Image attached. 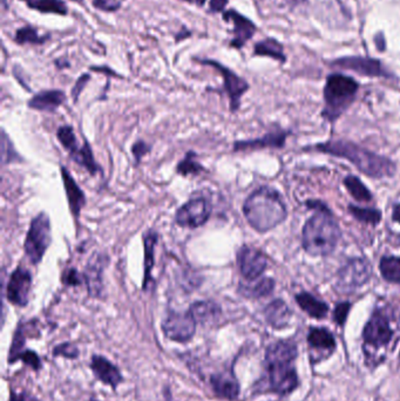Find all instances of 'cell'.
I'll list each match as a JSON object with an SVG mask.
<instances>
[{
	"instance_id": "cell-20",
	"label": "cell",
	"mask_w": 400,
	"mask_h": 401,
	"mask_svg": "<svg viewBox=\"0 0 400 401\" xmlns=\"http://www.w3.org/2000/svg\"><path fill=\"white\" fill-rule=\"evenodd\" d=\"M158 233L154 230H148L143 235V247H145V260H143V289L146 291L153 283V269L155 264V247L158 244Z\"/></svg>"
},
{
	"instance_id": "cell-18",
	"label": "cell",
	"mask_w": 400,
	"mask_h": 401,
	"mask_svg": "<svg viewBox=\"0 0 400 401\" xmlns=\"http://www.w3.org/2000/svg\"><path fill=\"white\" fill-rule=\"evenodd\" d=\"M288 138L287 132H273L266 134L263 138L237 141L234 143V152L263 150V148H283Z\"/></svg>"
},
{
	"instance_id": "cell-46",
	"label": "cell",
	"mask_w": 400,
	"mask_h": 401,
	"mask_svg": "<svg viewBox=\"0 0 400 401\" xmlns=\"http://www.w3.org/2000/svg\"><path fill=\"white\" fill-rule=\"evenodd\" d=\"M192 37V32L187 30L185 26L182 27L181 31L179 32L176 35H175V42H180L185 39L190 38Z\"/></svg>"
},
{
	"instance_id": "cell-53",
	"label": "cell",
	"mask_w": 400,
	"mask_h": 401,
	"mask_svg": "<svg viewBox=\"0 0 400 401\" xmlns=\"http://www.w3.org/2000/svg\"><path fill=\"white\" fill-rule=\"evenodd\" d=\"M183 1H188V3H192L194 0H183Z\"/></svg>"
},
{
	"instance_id": "cell-54",
	"label": "cell",
	"mask_w": 400,
	"mask_h": 401,
	"mask_svg": "<svg viewBox=\"0 0 400 401\" xmlns=\"http://www.w3.org/2000/svg\"><path fill=\"white\" fill-rule=\"evenodd\" d=\"M21 1H25V3H28V1H32V0H21Z\"/></svg>"
},
{
	"instance_id": "cell-4",
	"label": "cell",
	"mask_w": 400,
	"mask_h": 401,
	"mask_svg": "<svg viewBox=\"0 0 400 401\" xmlns=\"http://www.w3.org/2000/svg\"><path fill=\"white\" fill-rule=\"evenodd\" d=\"M297 346L291 341H278L266 350V360L269 372L270 385L278 393L293 392L298 384L293 362L296 360Z\"/></svg>"
},
{
	"instance_id": "cell-36",
	"label": "cell",
	"mask_w": 400,
	"mask_h": 401,
	"mask_svg": "<svg viewBox=\"0 0 400 401\" xmlns=\"http://www.w3.org/2000/svg\"><path fill=\"white\" fill-rule=\"evenodd\" d=\"M20 160H21V157L15 150V145L8 139V134L3 130V135H1V161H3V163L8 165L13 161Z\"/></svg>"
},
{
	"instance_id": "cell-16",
	"label": "cell",
	"mask_w": 400,
	"mask_h": 401,
	"mask_svg": "<svg viewBox=\"0 0 400 401\" xmlns=\"http://www.w3.org/2000/svg\"><path fill=\"white\" fill-rule=\"evenodd\" d=\"M392 335L393 331L390 328L388 318L381 312H374L371 316L363 331V337L366 344L371 345L374 348H381V346L389 344Z\"/></svg>"
},
{
	"instance_id": "cell-33",
	"label": "cell",
	"mask_w": 400,
	"mask_h": 401,
	"mask_svg": "<svg viewBox=\"0 0 400 401\" xmlns=\"http://www.w3.org/2000/svg\"><path fill=\"white\" fill-rule=\"evenodd\" d=\"M347 209L356 220L366 223V224H371V226H378L381 222V217H383L381 211H378L376 208H363V206L349 204Z\"/></svg>"
},
{
	"instance_id": "cell-23",
	"label": "cell",
	"mask_w": 400,
	"mask_h": 401,
	"mask_svg": "<svg viewBox=\"0 0 400 401\" xmlns=\"http://www.w3.org/2000/svg\"><path fill=\"white\" fill-rule=\"evenodd\" d=\"M212 390L216 395L224 398L228 400H235L239 397V386L233 373H217L214 375L210 379Z\"/></svg>"
},
{
	"instance_id": "cell-9",
	"label": "cell",
	"mask_w": 400,
	"mask_h": 401,
	"mask_svg": "<svg viewBox=\"0 0 400 401\" xmlns=\"http://www.w3.org/2000/svg\"><path fill=\"white\" fill-rule=\"evenodd\" d=\"M194 60L201 65L212 67L219 72L222 80H224V92L227 93L228 98H229L230 111L233 113L239 111V106H241V99L251 87L248 81L237 75L234 71L228 69L227 66L222 65L221 62L212 60V59H200V57L197 59L195 57Z\"/></svg>"
},
{
	"instance_id": "cell-2",
	"label": "cell",
	"mask_w": 400,
	"mask_h": 401,
	"mask_svg": "<svg viewBox=\"0 0 400 401\" xmlns=\"http://www.w3.org/2000/svg\"><path fill=\"white\" fill-rule=\"evenodd\" d=\"M243 215L253 229L264 233L282 224L288 217V211L281 194L264 186L246 197Z\"/></svg>"
},
{
	"instance_id": "cell-38",
	"label": "cell",
	"mask_w": 400,
	"mask_h": 401,
	"mask_svg": "<svg viewBox=\"0 0 400 401\" xmlns=\"http://www.w3.org/2000/svg\"><path fill=\"white\" fill-rule=\"evenodd\" d=\"M92 4L99 11L116 12L119 11L122 3L120 0H92Z\"/></svg>"
},
{
	"instance_id": "cell-34",
	"label": "cell",
	"mask_w": 400,
	"mask_h": 401,
	"mask_svg": "<svg viewBox=\"0 0 400 401\" xmlns=\"http://www.w3.org/2000/svg\"><path fill=\"white\" fill-rule=\"evenodd\" d=\"M309 344L316 348H334L336 341L330 331L322 328H312L309 332Z\"/></svg>"
},
{
	"instance_id": "cell-37",
	"label": "cell",
	"mask_w": 400,
	"mask_h": 401,
	"mask_svg": "<svg viewBox=\"0 0 400 401\" xmlns=\"http://www.w3.org/2000/svg\"><path fill=\"white\" fill-rule=\"evenodd\" d=\"M62 283L66 287H79L85 282V277L77 269H67L62 275Z\"/></svg>"
},
{
	"instance_id": "cell-48",
	"label": "cell",
	"mask_w": 400,
	"mask_h": 401,
	"mask_svg": "<svg viewBox=\"0 0 400 401\" xmlns=\"http://www.w3.org/2000/svg\"><path fill=\"white\" fill-rule=\"evenodd\" d=\"M11 401H38L35 398L31 397V395H27V394H20V395H16V394H12Z\"/></svg>"
},
{
	"instance_id": "cell-49",
	"label": "cell",
	"mask_w": 400,
	"mask_h": 401,
	"mask_svg": "<svg viewBox=\"0 0 400 401\" xmlns=\"http://www.w3.org/2000/svg\"><path fill=\"white\" fill-rule=\"evenodd\" d=\"M55 66L58 67V69H65V67H70V62H67V59L66 57H60V59H57L55 60Z\"/></svg>"
},
{
	"instance_id": "cell-22",
	"label": "cell",
	"mask_w": 400,
	"mask_h": 401,
	"mask_svg": "<svg viewBox=\"0 0 400 401\" xmlns=\"http://www.w3.org/2000/svg\"><path fill=\"white\" fill-rule=\"evenodd\" d=\"M91 367H92L94 375L106 385L116 387L120 382H122V377H121L118 367L114 366L111 362H108L104 357L93 355Z\"/></svg>"
},
{
	"instance_id": "cell-11",
	"label": "cell",
	"mask_w": 400,
	"mask_h": 401,
	"mask_svg": "<svg viewBox=\"0 0 400 401\" xmlns=\"http://www.w3.org/2000/svg\"><path fill=\"white\" fill-rule=\"evenodd\" d=\"M197 321L189 311L176 312L170 311L162 321V331L167 338L177 343H185L192 339L197 331Z\"/></svg>"
},
{
	"instance_id": "cell-35",
	"label": "cell",
	"mask_w": 400,
	"mask_h": 401,
	"mask_svg": "<svg viewBox=\"0 0 400 401\" xmlns=\"http://www.w3.org/2000/svg\"><path fill=\"white\" fill-rule=\"evenodd\" d=\"M197 154L189 152L183 160L179 162L176 167L177 174L182 176L199 175L201 172H206V168L197 160Z\"/></svg>"
},
{
	"instance_id": "cell-5",
	"label": "cell",
	"mask_w": 400,
	"mask_h": 401,
	"mask_svg": "<svg viewBox=\"0 0 400 401\" xmlns=\"http://www.w3.org/2000/svg\"><path fill=\"white\" fill-rule=\"evenodd\" d=\"M359 84L357 81L344 74H330L327 77L325 87H324L323 118L330 123H335L340 115L350 107L356 96H357Z\"/></svg>"
},
{
	"instance_id": "cell-42",
	"label": "cell",
	"mask_w": 400,
	"mask_h": 401,
	"mask_svg": "<svg viewBox=\"0 0 400 401\" xmlns=\"http://www.w3.org/2000/svg\"><path fill=\"white\" fill-rule=\"evenodd\" d=\"M78 353H79V351H78V348L74 345L62 344L54 348V355H65V357H69V358H75V357H78Z\"/></svg>"
},
{
	"instance_id": "cell-29",
	"label": "cell",
	"mask_w": 400,
	"mask_h": 401,
	"mask_svg": "<svg viewBox=\"0 0 400 401\" xmlns=\"http://www.w3.org/2000/svg\"><path fill=\"white\" fill-rule=\"evenodd\" d=\"M26 4L28 8L44 15H58V16L69 15V8L64 0H32Z\"/></svg>"
},
{
	"instance_id": "cell-21",
	"label": "cell",
	"mask_w": 400,
	"mask_h": 401,
	"mask_svg": "<svg viewBox=\"0 0 400 401\" xmlns=\"http://www.w3.org/2000/svg\"><path fill=\"white\" fill-rule=\"evenodd\" d=\"M65 93L62 91L50 89V91L39 92L38 94L33 96V98L27 103V106L35 111L54 112L65 103Z\"/></svg>"
},
{
	"instance_id": "cell-32",
	"label": "cell",
	"mask_w": 400,
	"mask_h": 401,
	"mask_svg": "<svg viewBox=\"0 0 400 401\" xmlns=\"http://www.w3.org/2000/svg\"><path fill=\"white\" fill-rule=\"evenodd\" d=\"M343 184H344L347 191L350 193V195L352 196L356 201H359V202H370V201L372 199V194L370 193L365 184H363L362 181L358 179L357 176H347V177L344 179V181H343Z\"/></svg>"
},
{
	"instance_id": "cell-15",
	"label": "cell",
	"mask_w": 400,
	"mask_h": 401,
	"mask_svg": "<svg viewBox=\"0 0 400 401\" xmlns=\"http://www.w3.org/2000/svg\"><path fill=\"white\" fill-rule=\"evenodd\" d=\"M32 287L31 272L23 267H17L8 278L6 296L13 305L24 308L28 304Z\"/></svg>"
},
{
	"instance_id": "cell-55",
	"label": "cell",
	"mask_w": 400,
	"mask_h": 401,
	"mask_svg": "<svg viewBox=\"0 0 400 401\" xmlns=\"http://www.w3.org/2000/svg\"><path fill=\"white\" fill-rule=\"evenodd\" d=\"M89 401H98V400H94V399H92V400H89Z\"/></svg>"
},
{
	"instance_id": "cell-26",
	"label": "cell",
	"mask_w": 400,
	"mask_h": 401,
	"mask_svg": "<svg viewBox=\"0 0 400 401\" xmlns=\"http://www.w3.org/2000/svg\"><path fill=\"white\" fill-rule=\"evenodd\" d=\"M188 311L197 323L200 324L215 321L221 316V306L212 301H199L192 303Z\"/></svg>"
},
{
	"instance_id": "cell-12",
	"label": "cell",
	"mask_w": 400,
	"mask_h": 401,
	"mask_svg": "<svg viewBox=\"0 0 400 401\" xmlns=\"http://www.w3.org/2000/svg\"><path fill=\"white\" fill-rule=\"evenodd\" d=\"M237 264L243 278L251 282L264 274L268 267V258L260 249L243 245L237 252Z\"/></svg>"
},
{
	"instance_id": "cell-3",
	"label": "cell",
	"mask_w": 400,
	"mask_h": 401,
	"mask_svg": "<svg viewBox=\"0 0 400 401\" xmlns=\"http://www.w3.org/2000/svg\"><path fill=\"white\" fill-rule=\"evenodd\" d=\"M342 237L332 213H320L307 221L302 231V244L310 256L325 257L335 251Z\"/></svg>"
},
{
	"instance_id": "cell-27",
	"label": "cell",
	"mask_w": 400,
	"mask_h": 401,
	"mask_svg": "<svg viewBox=\"0 0 400 401\" xmlns=\"http://www.w3.org/2000/svg\"><path fill=\"white\" fill-rule=\"evenodd\" d=\"M295 298H296V302L298 303L300 309L307 312L310 317L316 318V319L327 317V312H329V305L327 303L322 302L320 299L313 297L311 294L300 292V294H296Z\"/></svg>"
},
{
	"instance_id": "cell-17",
	"label": "cell",
	"mask_w": 400,
	"mask_h": 401,
	"mask_svg": "<svg viewBox=\"0 0 400 401\" xmlns=\"http://www.w3.org/2000/svg\"><path fill=\"white\" fill-rule=\"evenodd\" d=\"M108 263V257L104 253H96L91 257L87 263L84 277L89 292L92 297H99L102 292V276L104 270Z\"/></svg>"
},
{
	"instance_id": "cell-1",
	"label": "cell",
	"mask_w": 400,
	"mask_h": 401,
	"mask_svg": "<svg viewBox=\"0 0 400 401\" xmlns=\"http://www.w3.org/2000/svg\"><path fill=\"white\" fill-rule=\"evenodd\" d=\"M312 150L350 161L359 172L377 180L392 177L397 172L396 163L392 160L363 148L354 142L345 140L327 141L313 145Z\"/></svg>"
},
{
	"instance_id": "cell-52",
	"label": "cell",
	"mask_w": 400,
	"mask_h": 401,
	"mask_svg": "<svg viewBox=\"0 0 400 401\" xmlns=\"http://www.w3.org/2000/svg\"><path fill=\"white\" fill-rule=\"evenodd\" d=\"M287 1H289V3H291V4L293 5H298L302 4V3H304V1H307V0H287Z\"/></svg>"
},
{
	"instance_id": "cell-31",
	"label": "cell",
	"mask_w": 400,
	"mask_h": 401,
	"mask_svg": "<svg viewBox=\"0 0 400 401\" xmlns=\"http://www.w3.org/2000/svg\"><path fill=\"white\" fill-rule=\"evenodd\" d=\"M379 270L386 282L400 284V257H383L379 262Z\"/></svg>"
},
{
	"instance_id": "cell-30",
	"label": "cell",
	"mask_w": 400,
	"mask_h": 401,
	"mask_svg": "<svg viewBox=\"0 0 400 401\" xmlns=\"http://www.w3.org/2000/svg\"><path fill=\"white\" fill-rule=\"evenodd\" d=\"M50 35H39V31L32 25H26V26L18 28L15 35V42L23 46V45H44L47 40H50Z\"/></svg>"
},
{
	"instance_id": "cell-47",
	"label": "cell",
	"mask_w": 400,
	"mask_h": 401,
	"mask_svg": "<svg viewBox=\"0 0 400 401\" xmlns=\"http://www.w3.org/2000/svg\"><path fill=\"white\" fill-rule=\"evenodd\" d=\"M374 42H376V45H377L378 51H385L386 48V42H385V37L383 33H378L374 38Z\"/></svg>"
},
{
	"instance_id": "cell-43",
	"label": "cell",
	"mask_w": 400,
	"mask_h": 401,
	"mask_svg": "<svg viewBox=\"0 0 400 401\" xmlns=\"http://www.w3.org/2000/svg\"><path fill=\"white\" fill-rule=\"evenodd\" d=\"M150 150L152 148H150L149 145L143 141L135 142L134 145L131 147V152H133V155H134L136 161L141 160L145 155L149 153Z\"/></svg>"
},
{
	"instance_id": "cell-7",
	"label": "cell",
	"mask_w": 400,
	"mask_h": 401,
	"mask_svg": "<svg viewBox=\"0 0 400 401\" xmlns=\"http://www.w3.org/2000/svg\"><path fill=\"white\" fill-rule=\"evenodd\" d=\"M57 138L64 147V150L70 154L72 160L75 161L81 167H84L91 175H96L98 172H101L100 166L98 165L94 159L92 147L86 140L84 143H79L72 127H59Z\"/></svg>"
},
{
	"instance_id": "cell-13",
	"label": "cell",
	"mask_w": 400,
	"mask_h": 401,
	"mask_svg": "<svg viewBox=\"0 0 400 401\" xmlns=\"http://www.w3.org/2000/svg\"><path fill=\"white\" fill-rule=\"evenodd\" d=\"M334 67L347 69L352 72L358 73L364 77L371 78H389L392 77V74L385 69L377 59L366 57H344L336 59L332 62Z\"/></svg>"
},
{
	"instance_id": "cell-24",
	"label": "cell",
	"mask_w": 400,
	"mask_h": 401,
	"mask_svg": "<svg viewBox=\"0 0 400 401\" xmlns=\"http://www.w3.org/2000/svg\"><path fill=\"white\" fill-rule=\"evenodd\" d=\"M264 316L268 324L275 329H282L289 324L293 314L284 301L275 299L264 309Z\"/></svg>"
},
{
	"instance_id": "cell-25",
	"label": "cell",
	"mask_w": 400,
	"mask_h": 401,
	"mask_svg": "<svg viewBox=\"0 0 400 401\" xmlns=\"http://www.w3.org/2000/svg\"><path fill=\"white\" fill-rule=\"evenodd\" d=\"M275 290V280L273 278H262L260 280H251V282H241L239 285V294L243 297L249 299H258L266 297L273 294Z\"/></svg>"
},
{
	"instance_id": "cell-19",
	"label": "cell",
	"mask_w": 400,
	"mask_h": 401,
	"mask_svg": "<svg viewBox=\"0 0 400 401\" xmlns=\"http://www.w3.org/2000/svg\"><path fill=\"white\" fill-rule=\"evenodd\" d=\"M62 177L71 213L73 214L74 217L78 218L80 216L81 211L86 204L85 194L81 190L77 181L74 180L73 176L71 175L70 170L66 167H62Z\"/></svg>"
},
{
	"instance_id": "cell-28",
	"label": "cell",
	"mask_w": 400,
	"mask_h": 401,
	"mask_svg": "<svg viewBox=\"0 0 400 401\" xmlns=\"http://www.w3.org/2000/svg\"><path fill=\"white\" fill-rule=\"evenodd\" d=\"M254 54L257 57H271L273 60H278L280 62H285L287 60L281 42H278L276 39L273 38H266L256 42Z\"/></svg>"
},
{
	"instance_id": "cell-10",
	"label": "cell",
	"mask_w": 400,
	"mask_h": 401,
	"mask_svg": "<svg viewBox=\"0 0 400 401\" xmlns=\"http://www.w3.org/2000/svg\"><path fill=\"white\" fill-rule=\"evenodd\" d=\"M212 209V203L206 197L189 199L175 213V223L182 228L197 229L208 222Z\"/></svg>"
},
{
	"instance_id": "cell-40",
	"label": "cell",
	"mask_w": 400,
	"mask_h": 401,
	"mask_svg": "<svg viewBox=\"0 0 400 401\" xmlns=\"http://www.w3.org/2000/svg\"><path fill=\"white\" fill-rule=\"evenodd\" d=\"M17 359L24 360L25 363L31 365L35 370H38L39 367H40V360H39L38 355H35V352L26 351L24 352V353H19L11 360L12 363L16 362Z\"/></svg>"
},
{
	"instance_id": "cell-51",
	"label": "cell",
	"mask_w": 400,
	"mask_h": 401,
	"mask_svg": "<svg viewBox=\"0 0 400 401\" xmlns=\"http://www.w3.org/2000/svg\"><path fill=\"white\" fill-rule=\"evenodd\" d=\"M194 3H195L199 8H203L206 3H207V0H194Z\"/></svg>"
},
{
	"instance_id": "cell-8",
	"label": "cell",
	"mask_w": 400,
	"mask_h": 401,
	"mask_svg": "<svg viewBox=\"0 0 400 401\" xmlns=\"http://www.w3.org/2000/svg\"><path fill=\"white\" fill-rule=\"evenodd\" d=\"M372 267L363 257H354L342 265L337 272L336 287L342 292H354L369 282Z\"/></svg>"
},
{
	"instance_id": "cell-14",
	"label": "cell",
	"mask_w": 400,
	"mask_h": 401,
	"mask_svg": "<svg viewBox=\"0 0 400 401\" xmlns=\"http://www.w3.org/2000/svg\"><path fill=\"white\" fill-rule=\"evenodd\" d=\"M222 18L226 23H231L234 25L233 38L229 42V47L231 48L241 50L246 46V42H249L257 31V27L254 21H251L249 18L241 15L239 11H236L235 8H229L227 11H224Z\"/></svg>"
},
{
	"instance_id": "cell-41",
	"label": "cell",
	"mask_w": 400,
	"mask_h": 401,
	"mask_svg": "<svg viewBox=\"0 0 400 401\" xmlns=\"http://www.w3.org/2000/svg\"><path fill=\"white\" fill-rule=\"evenodd\" d=\"M91 80V75L87 74V73H84L82 75L79 77L77 82L74 84L73 89H72V96H73L74 103L78 101L79 96H80L81 92L84 91V88L86 87V84H89V81Z\"/></svg>"
},
{
	"instance_id": "cell-6",
	"label": "cell",
	"mask_w": 400,
	"mask_h": 401,
	"mask_svg": "<svg viewBox=\"0 0 400 401\" xmlns=\"http://www.w3.org/2000/svg\"><path fill=\"white\" fill-rule=\"evenodd\" d=\"M51 242L52 228L50 217L45 213H40L32 220L24 243L25 255L33 265H37L43 260Z\"/></svg>"
},
{
	"instance_id": "cell-44",
	"label": "cell",
	"mask_w": 400,
	"mask_h": 401,
	"mask_svg": "<svg viewBox=\"0 0 400 401\" xmlns=\"http://www.w3.org/2000/svg\"><path fill=\"white\" fill-rule=\"evenodd\" d=\"M228 4L229 0H209L208 12L212 15L224 13Z\"/></svg>"
},
{
	"instance_id": "cell-50",
	"label": "cell",
	"mask_w": 400,
	"mask_h": 401,
	"mask_svg": "<svg viewBox=\"0 0 400 401\" xmlns=\"http://www.w3.org/2000/svg\"><path fill=\"white\" fill-rule=\"evenodd\" d=\"M392 217L393 221L397 222V223H399L400 224V203L399 204H396V206H393Z\"/></svg>"
},
{
	"instance_id": "cell-39",
	"label": "cell",
	"mask_w": 400,
	"mask_h": 401,
	"mask_svg": "<svg viewBox=\"0 0 400 401\" xmlns=\"http://www.w3.org/2000/svg\"><path fill=\"white\" fill-rule=\"evenodd\" d=\"M350 309L351 303L349 302L339 303L338 305L336 306L334 317H335V321L337 324L340 325V326L345 324L349 312H350Z\"/></svg>"
},
{
	"instance_id": "cell-45",
	"label": "cell",
	"mask_w": 400,
	"mask_h": 401,
	"mask_svg": "<svg viewBox=\"0 0 400 401\" xmlns=\"http://www.w3.org/2000/svg\"><path fill=\"white\" fill-rule=\"evenodd\" d=\"M307 206L313 209V211H320V213H331L327 204L320 201V199H309L308 202H307Z\"/></svg>"
}]
</instances>
